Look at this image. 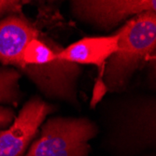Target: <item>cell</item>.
I'll use <instances>...</instances> for the list:
<instances>
[{
	"mask_svg": "<svg viewBox=\"0 0 156 156\" xmlns=\"http://www.w3.org/2000/svg\"><path fill=\"white\" fill-rule=\"evenodd\" d=\"M38 31L23 16L10 14L0 21V62L22 68L23 54L28 43L38 37Z\"/></svg>",
	"mask_w": 156,
	"mask_h": 156,
	"instance_id": "5b68a950",
	"label": "cell"
},
{
	"mask_svg": "<svg viewBox=\"0 0 156 156\" xmlns=\"http://www.w3.org/2000/svg\"><path fill=\"white\" fill-rule=\"evenodd\" d=\"M62 48L47 44L45 41L39 40L38 37L31 40L23 54V65L21 68L27 66H44L58 60V52Z\"/></svg>",
	"mask_w": 156,
	"mask_h": 156,
	"instance_id": "52a82bcc",
	"label": "cell"
},
{
	"mask_svg": "<svg viewBox=\"0 0 156 156\" xmlns=\"http://www.w3.org/2000/svg\"><path fill=\"white\" fill-rule=\"evenodd\" d=\"M71 3L77 16L102 28H110L127 17L146 11L156 13V0H82Z\"/></svg>",
	"mask_w": 156,
	"mask_h": 156,
	"instance_id": "277c9868",
	"label": "cell"
},
{
	"mask_svg": "<svg viewBox=\"0 0 156 156\" xmlns=\"http://www.w3.org/2000/svg\"><path fill=\"white\" fill-rule=\"evenodd\" d=\"M133 131L142 143H156V101L144 107L136 115Z\"/></svg>",
	"mask_w": 156,
	"mask_h": 156,
	"instance_id": "ba28073f",
	"label": "cell"
},
{
	"mask_svg": "<svg viewBox=\"0 0 156 156\" xmlns=\"http://www.w3.org/2000/svg\"><path fill=\"white\" fill-rule=\"evenodd\" d=\"M14 119V112L11 108L0 106V129L9 125Z\"/></svg>",
	"mask_w": 156,
	"mask_h": 156,
	"instance_id": "8fae6325",
	"label": "cell"
},
{
	"mask_svg": "<svg viewBox=\"0 0 156 156\" xmlns=\"http://www.w3.org/2000/svg\"><path fill=\"white\" fill-rule=\"evenodd\" d=\"M52 110L51 106L38 97L28 101L9 128L0 131V156H22Z\"/></svg>",
	"mask_w": 156,
	"mask_h": 156,
	"instance_id": "3957f363",
	"label": "cell"
},
{
	"mask_svg": "<svg viewBox=\"0 0 156 156\" xmlns=\"http://www.w3.org/2000/svg\"><path fill=\"white\" fill-rule=\"evenodd\" d=\"M118 50L104 68V84L122 90L149 55L156 51V13L146 11L127 21L118 30Z\"/></svg>",
	"mask_w": 156,
	"mask_h": 156,
	"instance_id": "6da1fadb",
	"label": "cell"
},
{
	"mask_svg": "<svg viewBox=\"0 0 156 156\" xmlns=\"http://www.w3.org/2000/svg\"><path fill=\"white\" fill-rule=\"evenodd\" d=\"M95 134V125L87 119H50L25 156H87Z\"/></svg>",
	"mask_w": 156,
	"mask_h": 156,
	"instance_id": "7a4b0ae2",
	"label": "cell"
},
{
	"mask_svg": "<svg viewBox=\"0 0 156 156\" xmlns=\"http://www.w3.org/2000/svg\"><path fill=\"white\" fill-rule=\"evenodd\" d=\"M120 35L84 37L67 48L61 49L58 59L70 64L94 65L104 67L108 60L118 50Z\"/></svg>",
	"mask_w": 156,
	"mask_h": 156,
	"instance_id": "8992f818",
	"label": "cell"
},
{
	"mask_svg": "<svg viewBox=\"0 0 156 156\" xmlns=\"http://www.w3.org/2000/svg\"><path fill=\"white\" fill-rule=\"evenodd\" d=\"M23 3L22 1L15 0H0V17L8 13L15 14L19 12L23 7Z\"/></svg>",
	"mask_w": 156,
	"mask_h": 156,
	"instance_id": "30bf717a",
	"label": "cell"
},
{
	"mask_svg": "<svg viewBox=\"0 0 156 156\" xmlns=\"http://www.w3.org/2000/svg\"><path fill=\"white\" fill-rule=\"evenodd\" d=\"M18 70L9 67H0V103L14 104L20 99Z\"/></svg>",
	"mask_w": 156,
	"mask_h": 156,
	"instance_id": "9c48e42d",
	"label": "cell"
},
{
	"mask_svg": "<svg viewBox=\"0 0 156 156\" xmlns=\"http://www.w3.org/2000/svg\"><path fill=\"white\" fill-rule=\"evenodd\" d=\"M147 63H150L152 68V77H153V80L154 83L156 85V51L154 52H152L151 55H149L148 57L146 58Z\"/></svg>",
	"mask_w": 156,
	"mask_h": 156,
	"instance_id": "7c38bea8",
	"label": "cell"
}]
</instances>
